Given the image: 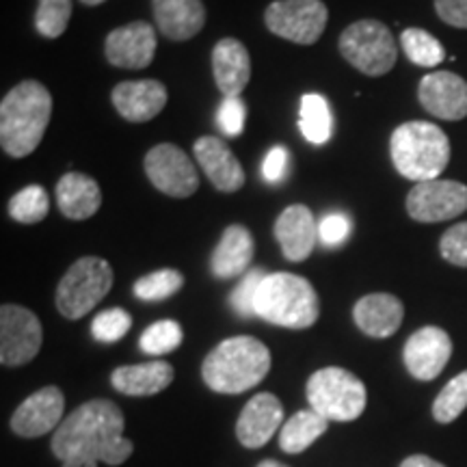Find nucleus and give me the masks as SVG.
<instances>
[{
	"label": "nucleus",
	"mask_w": 467,
	"mask_h": 467,
	"mask_svg": "<svg viewBox=\"0 0 467 467\" xmlns=\"http://www.w3.org/2000/svg\"><path fill=\"white\" fill-rule=\"evenodd\" d=\"M213 74L225 98H238L251 80V58L243 42L225 37L213 48Z\"/></svg>",
	"instance_id": "22"
},
{
	"label": "nucleus",
	"mask_w": 467,
	"mask_h": 467,
	"mask_svg": "<svg viewBox=\"0 0 467 467\" xmlns=\"http://www.w3.org/2000/svg\"><path fill=\"white\" fill-rule=\"evenodd\" d=\"M258 467H288V465L277 463V461H262V463H260Z\"/></svg>",
	"instance_id": "43"
},
{
	"label": "nucleus",
	"mask_w": 467,
	"mask_h": 467,
	"mask_svg": "<svg viewBox=\"0 0 467 467\" xmlns=\"http://www.w3.org/2000/svg\"><path fill=\"white\" fill-rule=\"evenodd\" d=\"M342 57L366 76H383L392 72L399 58L394 35L383 22L359 20L344 28L340 35Z\"/></svg>",
	"instance_id": "8"
},
{
	"label": "nucleus",
	"mask_w": 467,
	"mask_h": 467,
	"mask_svg": "<svg viewBox=\"0 0 467 467\" xmlns=\"http://www.w3.org/2000/svg\"><path fill=\"white\" fill-rule=\"evenodd\" d=\"M306 392L309 409H314L329 422L331 420L353 422L364 413L368 402L366 385L361 383V379L337 366L320 368L314 372Z\"/></svg>",
	"instance_id": "6"
},
{
	"label": "nucleus",
	"mask_w": 467,
	"mask_h": 467,
	"mask_svg": "<svg viewBox=\"0 0 467 467\" xmlns=\"http://www.w3.org/2000/svg\"><path fill=\"white\" fill-rule=\"evenodd\" d=\"M72 17V0H39L35 11V28L42 37L57 39L66 33Z\"/></svg>",
	"instance_id": "33"
},
{
	"label": "nucleus",
	"mask_w": 467,
	"mask_h": 467,
	"mask_svg": "<svg viewBox=\"0 0 467 467\" xmlns=\"http://www.w3.org/2000/svg\"><path fill=\"white\" fill-rule=\"evenodd\" d=\"M184 340V331L180 323H175V320H159V323L150 325L148 329L143 331L141 340V350L148 355H167L171 353L182 344Z\"/></svg>",
	"instance_id": "34"
},
{
	"label": "nucleus",
	"mask_w": 467,
	"mask_h": 467,
	"mask_svg": "<svg viewBox=\"0 0 467 467\" xmlns=\"http://www.w3.org/2000/svg\"><path fill=\"white\" fill-rule=\"evenodd\" d=\"M244 119H247V109H244L241 98H225L221 102L217 110V124L225 137H241Z\"/></svg>",
	"instance_id": "39"
},
{
	"label": "nucleus",
	"mask_w": 467,
	"mask_h": 467,
	"mask_svg": "<svg viewBox=\"0 0 467 467\" xmlns=\"http://www.w3.org/2000/svg\"><path fill=\"white\" fill-rule=\"evenodd\" d=\"M329 420L320 416L314 409L296 411L279 431V448L288 454H299L307 451L320 435H325Z\"/></svg>",
	"instance_id": "27"
},
{
	"label": "nucleus",
	"mask_w": 467,
	"mask_h": 467,
	"mask_svg": "<svg viewBox=\"0 0 467 467\" xmlns=\"http://www.w3.org/2000/svg\"><path fill=\"white\" fill-rule=\"evenodd\" d=\"M299 128L306 141L312 145H325L334 134V115L329 102L320 93H307L301 98Z\"/></svg>",
	"instance_id": "28"
},
{
	"label": "nucleus",
	"mask_w": 467,
	"mask_h": 467,
	"mask_svg": "<svg viewBox=\"0 0 467 467\" xmlns=\"http://www.w3.org/2000/svg\"><path fill=\"white\" fill-rule=\"evenodd\" d=\"M350 232H353V223H350V219L347 217V214L331 213V214H327V217L320 219L318 241H320V244H325V247L334 249V247H340L342 243H347Z\"/></svg>",
	"instance_id": "38"
},
{
	"label": "nucleus",
	"mask_w": 467,
	"mask_h": 467,
	"mask_svg": "<svg viewBox=\"0 0 467 467\" xmlns=\"http://www.w3.org/2000/svg\"><path fill=\"white\" fill-rule=\"evenodd\" d=\"M132 327V317L121 307H110L98 314L91 323V334L98 342H119Z\"/></svg>",
	"instance_id": "35"
},
{
	"label": "nucleus",
	"mask_w": 467,
	"mask_h": 467,
	"mask_svg": "<svg viewBox=\"0 0 467 467\" xmlns=\"http://www.w3.org/2000/svg\"><path fill=\"white\" fill-rule=\"evenodd\" d=\"M265 277L266 273L262 271V268H254V271H249L247 275L241 279V284L234 288V292L230 295V303L238 317L243 318L255 317V299H258L260 284Z\"/></svg>",
	"instance_id": "36"
},
{
	"label": "nucleus",
	"mask_w": 467,
	"mask_h": 467,
	"mask_svg": "<svg viewBox=\"0 0 467 467\" xmlns=\"http://www.w3.org/2000/svg\"><path fill=\"white\" fill-rule=\"evenodd\" d=\"M195 159L208 175L213 186L221 192H236L244 186V169L234 151L217 137H202L192 145Z\"/></svg>",
	"instance_id": "20"
},
{
	"label": "nucleus",
	"mask_w": 467,
	"mask_h": 467,
	"mask_svg": "<svg viewBox=\"0 0 467 467\" xmlns=\"http://www.w3.org/2000/svg\"><path fill=\"white\" fill-rule=\"evenodd\" d=\"M42 323L31 309L5 303L0 307V361L3 366H25L42 348Z\"/></svg>",
	"instance_id": "10"
},
{
	"label": "nucleus",
	"mask_w": 467,
	"mask_h": 467,
	"mask_svg": "<svg viewBox=\"0 0 467 467\" xmlns=\"http://www.w3.org/2000/svg\"><path fill=\"white\" fill-rule=\"evenodd\" d=\"M435 11L446 25L467 28V0H435Z\"/></svg>",
	"instance_id": "41"
},
{
	"label": "nucleus",
	"mask_w": 467,
	"mask_h": 467,
	"mask_svg": "<svg viewBox=\"0 0 467 467\" xmlns=\"http://www.w3.org/2000/svg\"><path fill=\"white\" fill-rule=\"evenodd\" d=\"M156 31L148 22H130L109 33L104 52L110 66L121 69H143L154 61Z\"/></svg>",
	"instance_id": "15"
},
{
	"label": "nucleus",
	"mask_w": 467,
	"mask_h": 467,
	"mask_svg": "<svg viewBox=\"0 0 467 467\" xmlns=\"http://www.w3.org/2000/svg\"><path fill=\"white\" fill-rule=\"evenodd\" d=\"M80 3L87 5V7H96V5H102V3H107V0H80Z\"/></svg>",
	"instance_id": "44"
},
{
	"label": "nucleus",
	"mask_w": 467,
	"mask_h": 467,
	"mask_svg": "<svg viewBox=\"0 0 467 467\" xmlns=\"http://www.w3.org/2000/svg\"><path fill=\"white\" fill-rule=\"evenodd\" d=\"M175 377L173 366L167 361H148V364L121 366L113 370L110 383L117 392L126 396H154L167 389Z\"/></svg>",
	"instance_id": "26"
},
{
	"label": "nucleus",
	"mask_w": 467,
	"mask_h": 467,
	"mask_svg": "<svg viewBox=\"0 0 467 467\" xmlns=\"http://www.w3.org/2000/svg\"><path fill=\"white\" fill-rule=\"evenodd\" d=\"M400 46L409 61L418 67H435L446 57L440 39L422 28H405L400 35Z\"/></svg>",
	"instance_id": "29"
},
{
	"label": "nucleus",
	"mask_w": 467,
	"mask_h": 467,
	"mask_svg": "<svg viewBox=\"0 0 467 467\" xmlns=\"http://www.w3.org/2000/svg\"><path fill=\"white\" fill-rule=\"evenodd\" d=\"M145 173L150 182L161 192L175 200L191 197L200 186L197 169L189 156L178 145L161 143L154 145L145 156Z\"/></svg>",
	"instance_id": "12"
},
{
	"label": "nucleus",
	"mask_w": 467,
	"mask_h": 467,
	"mask_svg": "<svg viewBox=\"0 0 467 467\" xmlns=\"http://www.w3.org/2000/svg\"><path fill=\"white\" fill-rule=\"evenodd\" d=\"M288 173V150L282 148V145H275L268 154L265 156V162H262V175H265L266 182L279 184Z\"/></svg>",
	"instance_id": "40"
},
{
	"label": "nucleus",
	"mask_w": 467,
	"mask_h": 467,
	"mask_svg": "<svg viewBox=\"0 0 467 467\" xmlns=\"http://www.w3.org/2000/svg\"><path fill=\"white\" fill-rule=\"evenodd\" d=\"M124 413L113 400L96 399L80 405L52 435V452L61 467L121 465L134 452L124 437Z\"/></svg>",
	"instance_id": "1"
},
{
	"label": "nucleus",
	"mask_w": 467,
	"mask_h": 467,
	"mask_svg": "<svg viewBox=\"0 0 467 467\" xmlns=\"http://www.w3.org/2000/svg\"><path fill=\"white\" fill-rule=\"evenodd\" d=\"M327 20L329 11L323 0H275L265 11L268 31L299 46L317 44Z\"/></svg>",
	"instance_id": "9"
},
{
	"label": "nucleus",
	"mask_w": 467,
	"mask_h": 467,
	"mask_svg": "<svg viewBox=\"0 0 467 467\" xmlns=\"http://www.w3.org/2000/svg\"><path fill=\"white\" fill-rule=\"evenodd\" d=\"M441 258L454 266L467 268V221L452 225L440 241Z\"/></svg>",
	"instance_id": "37"
},
{
	"label": "nucleus",
	"mask_w": 467,
	"mask_h": 467,
	"mask_svg": "<svg viewBox=\"0 0 467 467\" xmlns=\"http://www.w3.org/2000/svg\"><path fill=\"white\" fill-rule=\"evenodd\" d=\"M467 409V370L448 381L433 402V418L440 424H451Z\"/></svg>",
	"instance_id": "32"
},
{
	"label": "nucleus",
	"mask_w": 467,
	"mask_h": 467,
	"mask_svg": "<svg viewBox=\"0 0 467 467\" xmlns=\"http://www.w3.org/2000/svg\"><path fill=\"white\" fill-rule=\"evenodd\" d=\"M57 203L67 219H91L102 206L100 184L89 175L69 171L57 182Z\"/></svg>",
	"instance_id": "25"
},
{
	"label": "nucleus",
	"mask_w": 467,
	"mask_h": 467,
	"mask_svg": "<svg viewBox=\"0 0 467 467\" xmlns=\"http://www.w3.org/2000/svg\"><path fill=\"white\" fill-rule=\"evenodd\" d=\"M271 370V350L251 336L227 337L203 359V383L217 394H243Z\"/></svg>",
	"instance_id": "3"
},
{
	"label": "nucleus",
	"mask_w": 467,
	"mask_h": 467,
	"mask_svg": "<svg viewBox=\"0 0 467 467\" xmlns=\"http://www.w3.org/2000/svg\"><path fill=\"white\" fill-rule=\"evenodd\" d=\"M420 104L437 119L459 121L467 117V83L452 72H431L420 80Z\"/></svg>",
	"instance_id": "16"
},
{
	"label": "nucleus",
	"mask_w": 467,
	"mask_h": 467,
	"mask_svg": "<svg viewBox=\"0 0 467 467\" xmlns=\"http://www.w3.org/2000/svg\"><path fill=\"white\" fill-rule=\"evenodd\" d=\"M284 422V407L275 394H255L238 416L236 437L244 448L258 451L277 433Z\"/></svg>",
	"instance_id": "17"
},
{
	"label": "nucleus",
	"mask_w": 467,
	"mask_h": 467,
	"mask_svg": "<svg viewBox=\"0 0 467 467\" xmlns=\"http://www.w3.org/2000/svg\"><path fill=\"white\" fill-rule=\"evenodd\" d=\"M320 301L314 285L295 273H268L262 279L255 317L285 329H307L318 320Z\"/></svg>",
	"instance_id": "5"
},
{
	"label": "nucleus",
	"mask_w": 467,
	"mask_h": 467,
	"mask_svg": "<svg viewBox=\"0 0 467 467\" xmlns=\"http://www.w3.org/2000/svg\"><path fill=\"white\" fill-rule=\"evenodd\" d=\"M400 467H446L440 461L426 457V454H411V457H407L402 461Z\"/></svg>",
	"instance_id": "42"
},
{
	"label": "nucleus",
	"mask_w": 467,
	"mask_h": 467,
	"mask_svg": "<svg viewBox=\"0 0 467 467\" xmlns=\"http://www.w3.org/2000/svg\"><path fill=\"white\" fill-rule=\"evenodd\" d=\"M467 210V186L454 180L418 182L407 195V213L418 223H441Z\"/></svg>",
	"instance_id": "11"
},
{
	"label": "nucleus",
	"mask_w": 467,
	"mask_h": 467,
	"mask_svg": "<svg viewBox=\"0 0 467 467\" xmlns=\"http://www.w3.org/2000/svg\"><path fill=\"white\" fill-rule=\"evenodd\" d=\"M52 96L37 80H22L0 102V143L14 159H25L42 143L50 124Z\"/></svg>",
	"instance_id": "2"
},
{
	"label": "nucleus",
	"mask_w": 467,
	"mask_h": 467,
	"mask_svg": "<svg viewBox=\"0 0 467 467\" xmlns=\"http://www.w3.org/2000/svg\"><path fill=\"white\" fill-rule=\"evenodd\" d=\"M355 325L370 337H389L400 329L405 318V306L399 296L388 292H375L366 295L355 303L353 307Z\"/></svg>",
	"instance_id": "21"
},
{
	"label": "nucleus",
	"mask_w": 467,
	"mask_h": 467,
	"mask_svg": "<svg viewBox=\"0 0 467 467\" xmlns=\"http://www.w3.org/2000/svg\"><path fill=\"white\" fill-rule=\"evenodd\" d=\"M66 396L55 385L37 389L28 396L11 416V431L16 435L26 437H42L50 431H57L66 418Z\"/></svg>",
	"instance_id": "14"
},
{
	"label": "nucleus",
	"mask_w": 467,
	"mask_h": 467,
	"mask_svg": "<svg viewBox=\"0 0 467 467\" xmlns=\"http://www.w3.org/2000/svg\"><path fill=\"white\" fill-rule=\"evenodd\" d=\"M452 355V340L440 327H422L409 337L402 350L409 375L418 381H433L443 372Z\"/></svg>",
	"instance_id": "13"
},
{
	"label": "nucleus",
	"mask_w": 467,
	"mask_h": 467,
	"mask_svg": "<svg viewBox=\"0 0 467 467\" xmlns=\"http://www.w3.org/2000/svg\"><path fill=\"white\" fill-rule=\"evenodd\" d=\"M159 31L173 42L195 37L206 25V7L202 0H151Z\"/></svg>",
	"instance_id": "23"
},
{
	"label": "nucleus",
	"mask_w": 467,
	"mask_h": 467,
	"mask_svg": "<svg viewBox=\"0 0 467 467\" xmlns=\"http://www.w3.org/2000/svg\"><path fill=\"white\" fill-rule=\"evenodd\" d=\"M117 113L132 124H145L161 115L167 104V87L156 78L128 80L119 83L110 93Z\"/></svg>",
	"instance_id": "18"
},
{
	"label": "nucleus",
	"mask_w": 467,
	"mask_h": 467,
	"mask_svg": "<svg viewBox=\"0 0 467 467\" xmlns=\"http://www.w3.org/2000/svg\"><path fill=\"white\" fill-rule=\"evenodd\" d=\"M50 210L48 192H46L39 184L25 186L22 191H17L9 202V214L11 219L17 223L33 225L46 219Z\"/></svg>",
	"instance_id": "30"
},
{
	"label": "nucleus",
	"mask_w": 467,
	"mask_h": 467,
	"mask_svg": "<svg viewBox=\"0 0 467 467\" xmlns=\"http://www.w3.org/2000/svg\"><path fill=\"white\" fill-rule=\"evenodd\" d=\"M113 288V268L104 258L76 260L57 288V309L67 320L87 317Z\"/></svg>",
	"instance_id": "7"
},
{
	"label": "nucleus",
	"mask_w": 467,
	"mask_h": 467,
	"mask_svg": "<svg viewBox=\"0 0 467 467\" xmlns=\"http://www.w3.org/2000/svg\"><path fill=\"white\" fill-rule=\"evenodd\" d=\"M254 251L255 243L247 227L236 223L225 227L223 236H221L217 249L213 251V258H210V271L219 279L241 277L249 271Z\"/></svg>",
	"instance_id": "24"
},
{
	"label": "nucleus",
	"mask_w": 467,
	"mask_h": 467,
	"mask_svg": "<svg viewBox=\"0 0 467 467\" xmlns=\"http://www.w3.org/2000/svg\"><path fill=\"white\" fill-rule=\"evenodd\" d=\"M394 167L411 182L437 180L451 162V141L431 121H407L396 128L389 141Z\"/></svg>",
	"instance_id": "4"
},
{
	"label": "nucleus",
	"mask_w": 467,
	"mask_h": 467,
	"mask_svg": "<svg viewBox=\"0 0 467 467\" xmlns=\"http://www.w3.org/2000/svg\"><path fill=\"white\" fill-rule=\"evenodd\" d=\"M275 238L282 254L290 262H303L312 255L318 243V221L303 203L288 206L275 221Z\"/></svg>",
	"instance_id": "19"
},
{
	"label": "nucleus",
	"mask_w": 467,
	"mask_h": 467,
	"mask_svg": "<svg viewBox=\"0 0 467 467\" xmlns=\"http://www.w3.org/2000/svg\"><path fill=\"white\" fill-rule=\"evenodd\" d=\"M184 285V275L175 268H161V271L150 273V275L139 277L134 282L132 290L134 296L141 301H165L169 296H173L175 292Z\"/></svg>",
	"instance_id": "31"
}]
</instances>
